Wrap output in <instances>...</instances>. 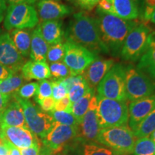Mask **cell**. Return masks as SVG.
<instances>
[{
	"instance_id": "cell-1",
	"label": "cell",
	"mask_w": 155,
	"mask_h": 155,
	"mask_svg": "<svg viewBox=\"0 0 155 155\" xmlns=\"http://www.w3.org/2000/svg\"><path fill=\"white\" fill-rule=\"evenodd\" d=\"M64 36L66 40L80 45L96 55L109 54L101 39L96 18L86 12H79L73 15Z\"/></svg>"
},
{
	"instance_id": "cell-2",
	"label": "cell",
	"mask_w": 155,
	"mask_h": 155,
	"mask_svg": "<svg viewBox=\"0 0 155 155\" xmlns=\"http://www.w3.org/2000/svg\"><path fill=\"white\" fill-rule=\"evenodd\" d=\"M96 17L101 41L112 56L118 57L123 47L124 41L137 22L127 20L116 15L106 14L97 11Z\"/></svg>"
},
{
	"instance_id": "cell-3",
	"label": "cell",
	"mask_w": 155,
	"mask_h": 155,
	"mask_svg": "<svg viewBox=\"0 0 155 155\" xmlns=\"http://www.w3.org/2000/svg\"><path fill=\"white\" fill-rule=\"evenodd\" d=\"M78 126H67L55 122L48 134L42 139L40 154L62 155L77 139Z\"/></svg>"
},
{
	"instance_id": "cell-4",
	"label": "cell",
	"mask_w": 155,
	"mask_h": 155,
	"mask_svg": "<svg viewBox=\"0 0 155 155\" xmlns=\"http://www.w3.org/2000/svg\"><path fill=\"white\" fill-rule=\"evenodd\" d=\"M97 117L101 129L127 126L129 108L127 101L109 99L96 95Z\"/></svg>"
},
{
	"instance_id": "cell-5",
	"label": "cell",
	"mask_w": 155,
	"mask_h": 155,
	"mask_svg": "<svg viewBox=\"0 0 155 155\" xmlns=\"http://www.w3.org/2000/svg\"><path fill=\"white\" fill-rule=\"evenodd\" d=\"M132 130L127 126L101 129L96 143L122 155L132 154L137 141Z\"/></svg>"
},
{
	"instance_id": "cell-6",
	"label": "cell",
	"mask_w": 155,
	"mask_h": 155,
	"mask_svg": "<svg viewBox=\"0 0 155 155\" xmlns=\"http://www.w3.org/2000/svg\"><path fill=\"white\" fill-rule=\"evenodd\" d=\"M126 65L114 63L97 86L98 96L109 99L127 101Z\"/></svg>"
},
{
	"instance_id": "cell-7",
	"label": "cell",
	"mask_w": 155,
	"mask_h": 155,
	"mask_svg": "<svg viewBox=\"0 0 155 155\" xmlns=\"http://www.w3.org/2000/svg\"><path fill=\"white\" fill-rule=\"evenodd\" d=\"M12 97L20 104L28 129L37 137L41 139H43L55 123L52 116L42 111L40 106L35 105L30 100L22 99L14 96Z\"/></svg>"
},
{
	"instance_id": "cell-8",
	"label": "cell",
	"mask_w": 155,
	"mask_h": 155,
	"mask_svg": "<svg viewBox=\"0 0 155 155\" xmlns=\"http://www.w3.org/2000/svg\"><path fill=\"white\" fill-rule=\"evenodd\" d=\"M152 32L144 24H138L132 29L126 38L120 53L123 60L137 62L146 51Z\"/></svg>"
},
{
	"instance_id": "cell-9",
	"label": "cell",
	"mask_w": 155,
	"mask_h": 155,
	"mask_svg": "<svg viewBox=\"0 0 155 155\" xmlns=\"http://www.w3.org/2000/svg\"><path fill=\"white\" fill-rule=\"evenodd\" d=\"M125 86L127 100L131 101L155 94V81L132 65H126Z\"/></svg>"
},
{
	"instance_id": "cell-10",
	"label": "cell",
	"mask_w": 155,
	"mask_h": 155,
	"mask_svg": "<svg viewBox=\"0 0 155 155\" xmlns=\"http://www.w3.org/2000/svg\"><path fill=\"white\" fill-rule=\"evenodd\" d=\"M38 12L32 5H13L7 7L4 27L7 30L32 29L38 25Z\"/></svg>"
},
{
	"instance_id": "cell-11",
	"label": "cell",
	"mask_w": 155,
	"mask_h": 155,
	"mask_svg": "<svg viewBox=\"0 0 155 155\" xmlns=\"http://www.w3.org/2000/svg\"><path fill=\"white\" fill-rule=\"evenodd\" d=\"M65 57L63 63L68 68L71 75H82L87 68L98 57V55L71 40L64 43Z\"/></svg>"
},
{
	"instance_id": "cell-12",
	"label": "cell",
	"mask_w": 155,
	"mask_h": 155,
	"mask_svg": "<svg viewBox=\"0 0 155 155\" xmlns=\"http://www.w3.org/2000/svg\"><path fill=\"white\" fill-rule=\"evenodd\" d=\"M101 128L97 117L96 95L93 97L88 110L78 124V138L83 143H96Z\"/></svg>"
},
{
	"instance_id": "cell-13",
	"label": "cell",
	"mask_w": 155,
	"mask_h": 155,
	"mask_svg": "<svg viewBox=\"0 0 155 155\" xmlns=\"http://www.w3.org/2000/svg\"><path fill=\"white\" fill-rule=\"evenodd\" d=\"M25 63V58L15 46L9 34L2 35L0 36V64L12 72H19Z\"/></svg>"
},
{
	"instance_id": "cell-14",
	"label": "cell",
	"mask_w": 155,
	"mask_h": 155,
	"mask_svg": "<svg viewBox=\"0 0 155 155\" xmlns=\"http://www.w3.org/2000/svg\"><path fill=\"white\" fill-rule=\"evenodd\" d=\"M1 129L3 139L19 150L40 144L38 137L28 127H1Z\"/></svg>"
},
{
	"instance_id": "cell-15",
	"label": "cell",
	"mask_w": 155,
	"mask_h": 155,
	"mask_svg": "<svg viewBox=\"0 0 155 155\" xmlns=\"http://www.w3.org/2000/svg\"><path fill=\"white\" fill-rule=\"evenodd\" d=\"M129 127L134 131L155 108V94L131 101L129 105Z\"/></svg>"
},
{
	"instance_id": "cell-16",
	"label": "cell",
	"mask_w": 155,
	"mask_h": 155,
	"mask_svg": "<svg viewBox=\"0 0 155 155\" xmlns=\"http://www.w3.org/2000/svg\"><path fill=\"white\" fill-rule=\"evenodd\" d=\"M37 8L38 16L42 21L57 20L73 12L72 7L55 0H40Z\"/></svg>"
},
{
	"instance_id": "cell-17",
	"label": "cell",
	"mask_w": 155,
	"mask_h": 155,
	"mask_svg": "<svg viewBox=\"0 0 155 155\" xmlns=\"http://www.w3.org/2000/svg\"><path fill=\"white\" fill-rule=\"evenodd\" d=\"M114 64V61L113 59L97 58L85 70L82 75L91 88H96Z\"/></svg>"
},
{
	"instance_id": "cell-18",
	"label": "cell",
	"mask_w": 155,
	"mask_h": 155,
	"mask_svg": "<svg viewBox=\"0 0 155 155\" xmlns=\"http://www.w3.org/2000/svg\"><path fill=\"white\" fill-rule=\"evenodd\" d=\"M0 127H27L22 108L13 97L0 114Z\"/></svg>"
},
{
	"instance_id": "cell-19",
	"label": "cell",
	"mask_w": 155,
	"mask_h": 155,
	"mask_svg": "<svg viewBox=\"0 0 155 155\" xmlns=\"http://www.w3.org/2000/svg\"><path fill=\"white\" fill-rule=\"evenodd\" d=\"M25 81L47 80L51 78L50 68L46 62H36L29 61L26 62L21 69Z\"/></svg>"
},
{
	"instance_id": "cell-20",
	"label": "cell",
	"mask_w": 155,
	"mask_h": 155,
	"mask_svg": "<svg viewBox=\"0 0 155 155\" xmlns=\"http://www.w3.org/2000/svg\"><path fill=\"white\" fill-rule=\"evenodd\" d=\"M42 38L49 45H55L63 41L65 32L63 29V22L57 20L42 21L39 25Z\"/></svg>"
},
{
	"instance_id": "cell-21",
	"label": "cell",
	"mask_w": 155,
	"mask_h": 155,
	"mask_svg": "<svg viewBox=\"0 0 155 155\" xmlns=\"http://www.w3.org/2000/svg\"><path fill=\"white\" fill-rule=\"evenodd\" d=\"M50 45L42 38L40 26L38 25L31 34L30 56L32 61L46 62Z\"/></svg>"
},
{
	"instance_id": "cell-22",
	"label": "cell",
	"mask_w": 155,
	"mask_h": 155,
	"mask_svg": "<svg viewBox=\"0 0 155 155\" xmlns=\"http://www.w3.org/2000/svg\"><path fill=\"white\" fill-rule=\"evenodd\" d=\"M139 61L136 68L155 81V41L153 35L150 39L146 51Z\"/></svg>"
},
{
	"instance_id": "cell-23",
	"label": "cell",
	"mask_w": 155,
	"mask_h": 155,
	"mask_svg": "<svg viewBox=\"0 0 155 155\" xmlns=\"http://www.w3.org/2000/svg\"><path fill=\"white\" fill-rule=\"evenodd\" d=\"M116 16L127 20H134L139 17V12L134 0H108Z\"/></svg>"
},
{
	"instance_id": "cell-24",
	"label": "cell",
	"mask_w": 155,
	"mask_h": 155,
	"mask_svg": "<svg viewBox=\"0 0 155 155\" xmlns=\"http://www.w3.org/2000/svg\"><path fill=\"white\" fill-rule=\"evenodd\" d=\"M9 34L15 46L22 57H28L31 45V33L29 29L13 30Z\"/></svg>"
},
{
	"instance_id": "cell-25",
	"label": "cell",
	"mask_w": 155,
	"mask_h": 155,
	"mask_svg": "<svg viewBox=\"0 0 155 155\" xmlns=\"http://www.w3.org/2000/svg\"><path fill=\"white\" fill-rule=\"evenodd\" d=\"M25 81L21 71L12 72L7 78L0 81V92L12 97L22 86Z\"/></svg>"
},
{
	"instance_id": "cell-26",
	"label": "cell",
	"mask_w": 155,
	"mask_h": 155,
	"mask_svg": "<svg viewBox=\"0 0 155 155\" xmlns=\"http://www.w3.org/2000/svg\"><path fill=\"white\" fill-rule=\"evenodd\" d=\"M96 95V91L95 88H91L88 93L84 96L80 98L76 102L73 103L71 107V114L78 122L81 123L82 121L83 116L88 110L89 106H90L91 101L93 97Z\"/></svg>"
},
{
	"instance_id": "cell-27",
	"label": "cell",
	"mask_w": 155,
	"mask_h": 155,
	"mask_svg": "<svg viewBox=\"0 0 155 155\" xmlns=\"http://www.w3.org/2000/svg\"><path fill=\"white\" fill-rule=\"evenodd\" d=\"M90 88L91 87L89 86L83 75H77L76 81L69 88L68 96L71 103L73 104L84 96L90 90Z\"/></svg>"
},
{
	"instance_id": "cell-28",
	"label": "cell",
	"mask_w": 155,
	"mask_h": 155,
	"mask_svg": "<svg viewBox=\"0 0 155 155\" xmlns=\"http://www.w3.org/2000/svg\"><path fill=\"white\" fill-rule=\"evenodd\" d=\"M155 130V108L133 131L137 139L149 137Z\"/></svg>"
},
{
	"instance_id": "cell-29",
	"label": "cell",
	"mask_w": 155,
	"mask_h": 155,
	"mask_svg": "<svg viewBox=\"0 0 155 155\" xmlns=\"http://www.w3.org/2000/svg\"><path fill=\"white\" fill-rule=\"evenodd\" d=\"M80 155H122L98 143H86L81 147Z\"/></svg>"
},
{
	"instance_id": "cell-30",
	"label": "cell",
	"mask_w": 155,
	"mask_h": 155,
	"mask_svg": "<svg viewBox=\"0 0 155 155\" xmlns=\"http://www.w3.org/2000/svg\"><path fill=\"white\" fill-rule=\"evenodd\" d=\"M133 155H155V142L150 137L137 139L134 147Z\"/></svg>"
},
{
	"instance_id": "cell-31",
	"label": "cell",
	"mask_w": 155,
	"mask_h": 155,
	"mask_svg": "<svg viewBox=\"0 0 155 155\" xmlns=\"http://www.w3.org/2000/svg\"><path fill=\"white\" fill-rule=\"evenodd\" d=\"M49 114L56 123L67 126H73V127H77L79 124L71 112L58 111L53 110L49 112Z\"/></svg>"
},
{
	"instance_id": "cell-32",
	"label": "cell",
	"mask_w": 155,
	"mask_h": 155,
	"mask_svg": "<svg viewBox=\"0 0 155 155\" xmlns=\"http://www.w3.org/2000/svg\"><path fill=\"white\" fill-rule=\"evenodd\" d=\"M65 57V47L64 43L60 42L50 46L47 54V60L48 63H59L63 61Z\"/></svg>"
},
{
	"instance_id": "cell-33",
	"label": "cell",
	"mask_w": 155,
	"mask_h": 155,
	"mask_svg": "<svg viewBox=\"0 0 155 155\" xmlns=\"http://www.w3.org/2000/svg\"><path fill=\"white\" fill-rule=\"evenodd\" d=\"M49 68L50 75L53 78V80H63L71 75L68 68L62 62L51 63Z\"/></svg>"
},
{
	"instance_id": "cell-34",
	"label": "cell",
	"mask_w": 155,
	"mask_h": 155,
	"mask_svg": "<svg viewBox=\"0 0 155 155\" xmlns=\"http://www.w3.org/2000/svg\"><path fill=\"white\" fill-rule=\"evenodd\" d=\"M39 84L37 82H30L22 85L17 91L16 94L13 95L14 96L18 97L22 99L29 100L32 97L35 96L38 93Z\"/></svg>"
},
{
	"instance_id": "cell-35",
	"label": "cell",
	"mask_w": 155,
	"mask_h": 155,
	"mask_svg": "<svg viewBox=\"0 0 155 155\" xmlns=\"http://www.w3.org/2000/svg\"><path fill=\"white\" fill-rule=\"evenodd\" d=\"M39 88L37 95L35 96V101L42 100L52 96V84L51 81L48 80H42L38 83Z\"/></svg>"
},
{
	"instance_id": "cell-36",
	"label": "cell",
	"mask_w": 155,
	"mask_h": 155,
	"mask_svg": "<svg viewBox=\"0 0 155 155\" xmlns=\"http://www.w3.org/2000/svg\"><path fill=\"white\" fill-rule=\"evenodd\" d=\"M52 97L55 101L68 96V90L61 80L51 81Z\"/></svg>"
},
{
	"instance_id": "cell-37",
	"label": "cell",
	"mask_w": 155,
	"mask_h": 155,
	"mask_svg": "<svg viewBox=\"0 0 155 155\" xmlns=\"http://www.w3.org/2000/svg\"><path fill=\"white\" fill-rule=\"evenodd\" d=\"M155 12V0H144L141 17L145 21H150Z\"/></svg>"
},
{
	"instance_id": "cell-38",
	"label": "cell",
	"mask_w": 155,
	"mask_h": 155,
	"mask_svg": "<svg viewBox=\"0 0 155 155\" xmlns=\"http://www.w3.org/2000/svg\"><path fill=\"white\" fill-rule=\"evenodd\" d=\"M72 103L70 101L68 96H65L61 99L55 101L54 110L58 111H68L71 112Z\"/></svg>"
},
{
	"instance_id": "cell-39",
	"label": "cell",
	"mask_w": 155,
	"mask_h": 155,
	"mask_svg": "<svg viewBox=\"0 0 155 155\" xmlns=\"http://www.w3.org/2000/svg\"><path fill=\"white\" fill-rule=\"evenodd\" d=\"M36 103L40 106L42 111L45 112H50L54 110L55 104V100L52 96L43 98V99L38 101Z\"/></svg>"
},
{
	"instance_id": "cell-40",
	"label": "cell",
	"mask_w": 155,
	"mask_h": 155,
	"mask_svg": "<svg viewBox=\"0 0 155 155\" xmlns=\"http://www.w3.org/2000/svg\"><path fill=\"white\" fill-rule=\"evenodd\" d=\"M97 11L106 13V14L115 15L112 5L108 0H100L99 2L97 5Z\"/></svg>"
},
{
	"instance_id": "cell-41",
	"label": "cell",
	"mask_w": 155,
	"mask_h": 155,
	"mask_svg": "<svg viewBox=\"0 0 155 155\" xmlns=\"http://www.w3.org/2000/svg\"><path fill=\"white\" fill-rule=\"evenodd\" d=\"M100 0H77V4L81 9L85 10H92L96 7Z\"/></svg>"
},
{
	"instance_id": "cell-42",
	"label": "cell",
	"mask_w": 155,
	"mask_h": 155,
	"mask_svg": "<svg viewBox=\"0 0 155 155\" xmlns=\"http://www.w3.org/2000/svg\"><path fill=\"white\" fill-rule=\"evenodd\" d=\"M41 144H38L28 148L20 149L21 155H40Z\"/></svg>"
},
{
	"instance_id": "cell-43",
	"label": "cell",
	"mask_w": 155,
	"mask_h": 155,
	"mask_svg": "<svg viewBox=\"0 0 155 155\" xmlns=\"http://www.w3.org/2000/svg\"><path fill=\"white\" fill-rule=\"evenodd\" d=\"M11 99V96H6V95H4L0 92V114L5 109Z\"/></svg>"
},
{
	"instance_id": "cell-44",
	"label": "cell",
	"mask_w": 155,
	"mask_h": 155,
	"mask_svg": "<svg viewBox=\"0 0 155 155\" xmlns=\"http://www.w3.org/2000/svg\"><path fill=\"white\" fill-rule=\"evenodd\" d=\"M3 142L7 145V147H8V150H9L8 155H21L19 149L17 148L16 147L14 146L13 144H12L11 143L9 142V141L5 140V139H3Z\"/></svg>"
},
{
	"instance_id": "cell-45",
	"label": "cell",
	"mask_w": 155,
	"mask_h": 155,
	"mask_svg": "<svg viewBox=\"0 0 155 155\" xmlns=\"http://www.w3.org/2000/svg\"><path fill=\"white\" fill-rule=\"evenodd\" d=\"M5 1L9 5H22V4L32 5L36 2L37 0H5Z\"/></svg>"
},
{
	"instance_id": "cell-46",
	"label": "cell",
	"mask_w": 155,
	"mask_h": 155,
	"mask_svg": "<svg viewBox=\"0 0 155 155\" xmlns=\"http://www.w3.org/2000/svg\"><path fill=\"white\" fill-rule=\"evenodd\" d=\"M12 73V71L11 70L0 64V81L7 78L11 75Z\"/></svg>"
},
{
	"instance_id": "cell-47",
	"label": "cell",
	"mask_w": 155,
	"mask_h": 155,
	"mask_svg": "<svg viewBox=\"0 0 155 155\" xmlns=\"http://www.w3.org/2000/svg\"><path fill=\"white\" fill-rule=\"evenodd\" d=\"M7 5L5 0H0V23L4 20L7 11Z\"/></svg>"
},
{
	"instance_id": "cell-48",
	"label": "cell",
	"mask_w": 155,
	"mask_h": 155,
	"mask_svg": "<svg viewBox=\"0 0 155 155\" xmlns=\"http://www.w3.org/2000/svg\"><path fill=\"white\" fill-rule=\"evenodd\" d=\"M136 5H137L138 7L139 12V17H141V15H142V11H143V7H144V0H134Z\"/></svg>"
},
{
	"instance_id": "cell-49",
	"label": "cell",
	"mask_w": 155,
	"mask_h": 155,
	"mask_svg": "<svg viewBox=\"0 0 155 155\" xmlns=\"http://www.w3.org/2000/svg\"><path fill=\"white\" fill-rule=\"evenodd\" d=\"M8 154L9 150L7 145L4 142H2V144H0V155H8Z\"/></svg>"
},
{
	"instance_id": "cell-50",
	"label": "cell",
	"mask_w": 155,
	"mask_h": 155,
	"mask_svg": "<svg viewBox=\"0 0 155 155\" xmlns=\"http://www.w3.org/2000/svg\"><path fill=\"white\" fill-rule=\"evenodd\" d=\"M150 138L152 139V140L155 142V130L153 131V132L151 134L150 136Z\"/></svg>"
},
{
	"instance_id": "cell-51",
	"label": "cell",
	"mask_w": 155,
	"mask_h": 155,
	"mask_svg": "<svg viewBox=\"0 0 155 155\" xmlns=\"http://www.w3.org/2000/svg\"><path fill=\"white\" fill-rule=\"evenodd\" d=\"M3 138H2V131L1 127H0V144H2Z\"/></svg>"
},
{
	"instance_id": "cell-52",
	"label": "cell",
	"mask_w": 155,
	"mask_h": 155,
	"mask_svg": "<svg viewBox=\"0 0 155 155\" xmlns=\"http://www.w3.org/2000/svg\"><path fill=\"white\" fill-rule=\"evenodd\" d=\"M150 21L153 23V24L155 25V12H154V14H153L152 18H151V19H150Z\"/></svg>"
},
{
	"instance_id": "cell-53",
	"label": "cell",
	"mask_w": 155,
	"mask_h": 155,
	"mask_svg": "<svg viewBox=\"0 0 155 155\" xmlns=\"http://www.w3.org/2000/svg\"><path fill=\"white\" fill-rule=\"evenodd\" d=\"M68 2H75V1H77V0H67Z\"/></svg>"
},
{
	"instance_id": "cell-54",
	"label": "cell",
	"mask_w": 155,
	"mask_h": 155,
	"mask_svg": "<svg viewBox=\"0 0 155 155\" xmlns=\"http://www.w3.org/2000/svg\"><path fill=\"white\" fill-rule=\"evenodd\" d=\"M2 35V28H0V36H1Z\"/></svg>"
},
{
	"instance_id": "cell-55",
	"label": "cell",
	"mask_w": 155,
	"mask_h": 155,
	"mask_svg": "<svg viewBox=\"0 0 155 155\" xmlns=\"http://www.w3.org/2000/svg\"><path fill=\"white\" fill-rule=\"evenodd\" d=\"M153 38H154V41H155V35L153 36Z\"/></svg>"
},
{
	"instance_id": "cell-56",
	"label": "cell",
	"mask_w": 155,
	"mask_h": 155,
	"mask_svg": "<svg viewBox=\"0 0 155 155\" xmlns=\"http://www.w3.org/2000/svg\"><path fill=\"white\" fill-rule=\"evenodd\" d=\"M55 1H60V0H55Z\"/></svg>"
},
{
	"instance_id": "cell-57",
	"label": "cell",
	"mask_w": 155,
	"mask_h": 155,
	"mask_svg": "<svg viewBox=\"0 0 155 155\" xmlns=\"http://www.w3.org/2000/svg\"><path fill=\"white\" fill-rule=\"evenodd\" d=\"M40 155H43V154H40Z\"/></svg>"
}]
</instances>
